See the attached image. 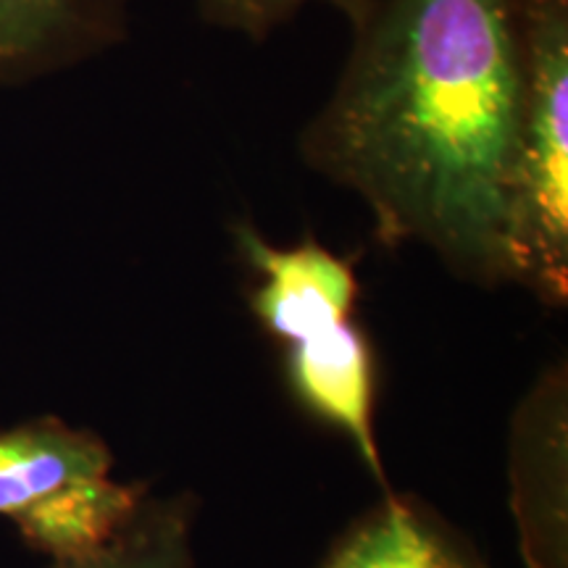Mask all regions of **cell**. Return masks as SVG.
Listing matches in <instances>:
<instances>
[{
    "mask_svg": "<svg viewBox=\"0 0 568 568\" xmlns=\"http://www.w3.org/2000/svg\"><path fill=\"white\" fill-rule=\"evenodd\" d=\"M113 456L95 432L55 416L0 432V516H19L45 495L80 479L109 477Z\"/></svg>",
    "mask_w": 568,
    "mask_h": 568,
    "instance_id": "7",
    "label": "cell"
},
{
    "mask_svg": "<svg viewBox=\"0 0 568 568\" xmlns=\"http://www.w3.org/2000/svg\"><path fill=\"white\" fill-rule=\"evenodd\" d=\"M132 0H0V88L95 61L130 34Z\"/></svg>",
    "mask_w": 568,
    "mask_h": 568,
    "instance_id": "5",
    "label": "cell"
},
{
    "mask_svg": "<svg viewBox=\"0 0 568 568\" xmlns=\"http://www.w3.org/2000/svg\"><path fill=\"white\" fill-rule=\"evenodd\" d=\"M305 169L366 205L379 243L429 247L460 280L510 284L524 105L518 0H368Z\"/></svg>",
    "mask_w": 568,
    "mask_h": 568,
    "instance_id": "1",
    "label": "cell"
},
{
    "mask_svg": "<svg viewBox=\"0 0 568 568\" xmlns=\"http://www.w3.org/2000/svg\"><path fill=\"white\" fill-rule=\"evenodd\" d=\"M566 364H552L524 397L510 435L518 545L529 568H568Z\"/></svg>",
    "mask_w": 568,
    "mask_h": 568,
    "instance_id": "3",
    "label": "cell"
},
{
    "mask_svg": "<svg viewBox=\"0 0 568 568\" xmlns=\"http://www.w3.org/2000/svg\"><path fill=\"white\" fill-rule=\"evenodd\" d=\"M193 3L203 21L219 30L264 42L308 6H329L353 21L366 9L368 0H193Z\"/></svg>",
    "mask_w": 568,
    "mask_h": 568,
    "instance_id": "11",
    "label": "cell"
},
{
    "mask_svg": "<svg viewBox=\"0 0 568 568\" xmlns=\"http://www.w3.org/2000/svg\"><path fill=\"white\" fill-rule=\"evenodd\" d=\"M145 487L109 477L71 481L13 516L21 539L55 560L84 558L101 550L126 527L145 500Z\"/></svg>",
    "mask_w": 568,
    "mask_h": 568,
    "instance_id": "8",
    "label": "cell"
},
{
    "mask_svg": "<svg viewBox=\"0 0 568 568\" xmlns=\"http://www.w3.org/2000/svg\"><path fill=\"white\" fill-rule=\"evenodd\" d=\"M193 503L187 497H145L126 527L84 558L51 568H195Z\"/></svg>",
    "mask_w": 568,
    "mask_h": 568,
    "instance_id": "10",
    "label": "cell"
},
{
    "mask_svg": "<svg viewBox=\"0 0 568 568\" xmlns=\"http://www.w3.org/2000/svg\"><path fill=\"white\" fill-rule=\"evenodd\" d=\"M232 234L240 255L261 274L251 308L268 335L295 345L351 322L358 301L351 261L314 237L280 247L247 222L234 224Z\"/></svg>",
    "mask_w": 568,
    "mask_h": 568,
    "instance_id": "4",
    "label": "cell"
},
{
    "mask_svg": "<svg viewBox=\"0 0 568 568\" xmlns=\"http://www.w3.org/2000/svg\"><path fill=\"white\" fill-rule=\"evenodd\" d=\"M324 568H485L410 500L389 497L355 524Z\"/></svg>",
    "mask_w": 568,
    "mask_h": 568,
    "instance_id": "9",
    "label": "cell"
},
{
    "mask_svg": "<svg viewBox=\"0 0 568 568\" xmlns=\"http://www.w3.org/2000/svg\"><path fill=\"white\" fill-rule=\"evenodd\" d=\"M287 376L295 395L343 429L368 471L385 485L374 435V353L361 326L351 318L324 335L287 345Z\"/></svg>",
    "mask_w": 568,
    "mask_h": 568,
    "instance_id": "6",
    "label": "cell"
},
{
    "mask_svg": "<svg viewBox=\"0 0 568 568\" xmlns=\"http://www.w3.org/2000/svg\"><path fill=\"white\" fill-rule=\"evenodd\" d=\"M524 105L510 187V284L568 301V0H518Z\"/></svg>",
    "mask_w": 568,
    "mask_h": 568,
    "instance_id": "2",
    "label": "cell"
}]
</instances>
